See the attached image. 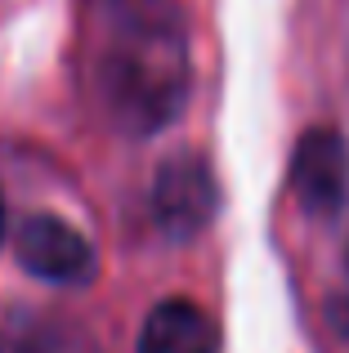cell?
<instances>
[{
    "label": "cell",
    "mask_w": 349,
    "mask_h": 353,
    "mask_svg": "<svg viewBox=\"0 0 349 353\" xmlns=\"http://www.w3.org/2000/svg\"><path fill=\"white\" fill-rule=\"evenodd\" d=\"M183 45L170 32H148L143 41H126L108 59V90L126 121L157 125L166 121L183 99Z\"/></svg>",
    "instance_id": "obj_1"
},
{
    "label": "cell",
    "mask_w": 349,
    "mask_h": 353,
    "mask_svg": "<svg viewBox=\"0 0 349 353\" xmlns=\"http://www.w3.org/2000/svg\"><path fill=\"white\" fill-rule=\"evenodd\" d=\"M14 250H18V264H23L27 273L45 277V282H86V273L94 268L90 241L54 215L27 219V224L18 228Z\"/></svg>",
    "instance_id": "obj_2"
},
{
    "label": "cell",
    "mask_w": 349,
    "mask_h": 353,
    "mask_svg": "<svg viewBox=\"0 0 349 353\" xmlns=\"http://www.w3.org/2000/svg\"><path fill=\"white\" fill-rule=\"evenodd\" d=\"M291 183H296V197L305 201V210H336L349 192V148L341 134L332 130H314V134L300 139L296 161H291Z\"/></svg>",
    "instance_id": "obj_3"
},
{
    "label": "cell",
    "mask_w": 349,
    "mask_h": 353,
    "mask_svg": "<svg viewBox=\"0 0 349 353\" xmlns=\"http://www.w3.org/2000/svg\"><path fill=\"white\" fill-rule=\"evenodd\" d=\"M152 206H157V219L170 237L197 233L215 210V183H210L206 165L192 157L166 161L157 174V188H152Z\"/></svg>",
    "instance_id": "obj_4"
},
{
    "label": "cell",
    "mask_w": 349,
    "mask_h": 353,
    "mask_svg": "<svg viewBox=\"0 0 349 353\" xmlns=\"http://www.w3.org/2000/svg\"><path fill=\"white\" fill-rule=\"evenodd\" d=\"M215 322L192 300H166L148 313L139 353H215Z\"/></svg>",
    "instance_id": "obj_5"
},
{
    "label": "cell",
    "mask_w": 349,
    "mask_h": 353,
    "mask_svg": "<svg viewBox=\"0 0 349 353\" xmlns=\"http://www.w3.org/2000/svg\"><path fill=\"white\" fill-rule=\"evenodd\" d=\"M0 237H5V201H0Z\"/></svg>",
    "instance_id": "obj_6"
}]
</instances>
